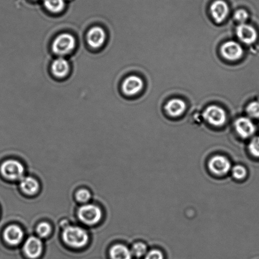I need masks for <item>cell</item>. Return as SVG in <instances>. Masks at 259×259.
<instances>
[{"mask_svg":"<svg viewBox=\"0 0 259 259\" xmlns=\"http://www.w3.org/2000/svg\"><path fill=\"white\" fill-rule=\"evenodd\" d=\"M62 236L67 245L74 248L83 247L88 241L86 231L79 226H67L64 229Z\"/></svg>","mask_w":259,"mask_h":259,"instance_id":"obj_1","label":"cell"},{"mask_svg":"<svg viewBox=\"0 0 259 259\" xmlns=\"http://www.w3.org/2000/svg\"><path fill=\"white\" fill-rule=\"evenodd\" d=\"M131 251L132 255L138 256V257H140V256L146 253L147 246L145 244L142 243H135V245L133 246Z\"/></svg>","mask_w":259,"mask_h":259,"instance_id":"obj_22","label":"cell"},{"mask_svg":"<svg viewBox=\"0 0 259 259\" xmlns=\"http://www.w3.org/2000/svg\"><path fill=\"white\" fill-rule=\"evenodd\" d=\"M236 132L240 137L246 139L251 136L255 131V127L250 118L241 117L235 123Z\"/></svg>","mask_w":259,"mask_h":259,"instance_id":"obj_12","label":"cell"},{"mask_svg":"<svg viewBox=\"0 0 259 259\" xmlns=\"http://www.w3.org/2000/svg\"><path fill=\"white\" fill-rule=\"evenodd\" d=\"M87 41L88 44L92 48L97 49L102 46L105 44L107 34L105 30L99 26L93 27L88 31L87 34Z\"/></svg>","mask_w":259,"mask_h":259,"instance_id":"obj_8","label":"cell"},{"mask_svg":"<svg viewBox=\"0 0 259 259\" xmlns=\"http://www.w3.org/2000/svg\"><path fill=\"white\" fill-rule=\"evenodd\" d=\"M45 7L53 13H59L65 8L64 0H43Z\"/></svg>","mask_w":259,"mask_h":259,"instance_id":"obj_19","label":"cell"},{"mask_svg":"<svg viewBox=\"0 0 259 259\" xmlns=\"http://www.w3.org/2000/svg\"><path fill=\"white\" fill-rule=\"evenodd\" d=\"M36 231L41 237H46L51 233V227L48 223H41L37 226Z\"/></svg>","mask_w":259,"mask_h":259,"instance_id":"obj_21","label":"cell"},{"mask_svg":"<svg viewBox=\"0 0 259 259\" xmlns=\"http://www.w3.org/2000/svg\"><path fill=\"white\" fill-rule=\"evenodd\" d=\"M248 149L253 157L259 158V136L251 139L249 144Z\"/></svg>","mask_w":259,"mask_h":259,"instance_id":"obj_23","label":"cell"},{"mask_svg":"<svg viewBox=\"0 0 259 259\" xmlns=\"http://www.w3.org/2000/svg\"><path fill=\"white\" fill-rule=\"evenodd\" d=\"M246 111L249 117L258 119L259 118V102L256 101L250 102L246 107Z\"/></svg>","mask_w":259,"mask_h":259,"instance_id":"obj_20","label":"cell"},{"mask_svg":"<svg viewBox=\"0 0 259 259\" xmlns=\"http://www.w3.org/2000/svg\"><path fill=\"white\" fill-rule=\"evenodd\" d=\"M78 216L82 222L92 225L97 224L101 220L102 212L96 205L86 204L80 208L78 211Z\"/></svg>","mask_w":259,"mask_h":259,"instance_id":"obj_3","label":"cell"},{"mask_svg":"<svg viewBox=\"0 0 259 259\" xmlns=\"http://www.w3.org/2000/svg\"><path fill=\"white\" fill-rule=\"evenodd\" d=\"M186 108V103L183 100L177 98L169 100L165 107L168 114L172 117H180L185 112Z\"/></svg>","mask_w":259,"mask_h":259,"instance_id":"obj_15","label":"cell"},{"mask_svg":"<svg viewBox=\"0 0 259 259\" xmlns=\"http://www.w3.org/2000/svg\"><path fill=\"white\" fill-rule=\"evenodd\" d=\"M234 17L236 21L241 24H245L248 18V12L243 9L238 10L234 15Z\"/></svg>","mask_w":259,"mask_h":259,"instance_id":"obj_26","label":"cell"},{"mask_svg":"<svg viewBox=\"0 0 259 259\" xmlns=\"http://www.w3.org/2000/svg\"><path fill=\"white\" fill-rule=\"evenodd\" d=\"M145 259H163V255L162 251L158 250H153L147 253Z\"/></svg>","mask_w":259,"mask_h":259,"instance_id":"obj_27","label":"cell"},{"mask_svg":"<svg viewBox=\"0 0 259 259\" xmlns=\"http://www.w3.org/2000/svg\"><path fill=\"white\" fill-rule=\"evenodd\" d=\"M144 82L141 78L136 75H131L125 79L122 84V90L125 95L132 96L141 91Z\"/></svg>","mask_w":259,"mask_h":259,"instance_id":"obj_7","label":"cell"},{"mask_svg":"<svg viewBox=\"0 0 259 259\" xmlns=\"http://www.w3.org/2000/svg\"><path fill=\"white\" fill-rule=\"evenodd\" d=\"M221 52L225 59L232 62L240 60L243 54L241 45L232 41L225 42L221 47Z\"/></svg>","mask_w":259,"mask_h":259,"instance_id":"obj_6","label":"cell"},{"mask_svg":"<svg viewBox=\"0 0 259 259\" xmlns=\"http://www.w3.org/2000/svg\"><path fill=\"white\" fill-rule=\"evenodd\" d=\"M91 195L89 191L86 189H81L76 193V198L78 201L82 203H86L90 200Z\"/></svg>","mask_w":259,"mask_h":259,"instance_id":"obj_25","label":"cell"},{"mask_svg":"<svg viewBox=\"0 0 259 259\" xmlns=\"http://www.w3.org/2000/svg\"><path fill=\"white\" fill-rule=\"evenodd\" d=\"M70 64L67 60L60 57L55 60L51 65L53 74L57 77H65L70 72Z\"/></svg>","mask_w":259,"mask_h":259,"instance_id":"obj_16","label":"cell"},{"mask_svg":"<svg viewBox=\"0 0 259 259\" xmlns=\"http://www.w3.org/2000/svg\"><path fill=\"white\" fill-rule=\"evenodd\" d=\"M232 174L236 179H243V178L246 177V170L242 166H235V167L233 168Z\"/></svg>","mask_w":259,"mask_h":259,"instance_id":"obj_24","label":"cell"},{"mask_svg":"<svg viewBox=\"0 0 259 259\" xmlns=\"http://www.w3.org/2000/svg\"><path fill=\"white\" fill-rule=\"evenodd\" d=\"M209 168L215 175H224L230 171L231 163L227 158L222 156H216L209 162Z\"/></svg>","mask_w":259,"mask_h":259,"instance_id":"obj_9","label":"cell"},{"mask_svg":"<svg viewBox=\"0 0 259 259\" xmlns=\"http://www.w3.org/2000/svg\"><path fill=\"white\" fill-rule=\"evenodd\" d=\"M112 259H131L132 251L127 246L118 244L113 246L110 250Z\"/></svg>","mask_w":259,"mask_h":259,"instance_id":"obj_18","label":"cell"},{"mask_svg":"<svg viewBox=\"0 0 259 259\" xmlns=\"http://www.w3.org/2000/svg\"><path fill=\"white\" fill-rule=\"evenodd\" d=\"M211 16L216 23L223 22L229 14L228 4L223 0H216L210 7Z\"/></svg>","mask_w":259,"mask_h":259,"instance_id":"obj_11","label":"cell"},{"mask_svg":"<svg viewBox=\"0 0 259 259\" xmlns=\"http://www.w3.org/2000/svg\"><path fill=\"white\" fill-rule=\"evenodd\" d=\"M236 34L241 42L246 44L254 43L257 39L258 34L255 28L246 24H241L236 29Z\"/></svg>","mask_w":259,"mask_h":259,"instance_id":"obj_10","label":"cell"},{"mask_svg":"<svg viewBox=\"0 0 259 259\" xmlns=\"http://www.w3.org/2000/svg\"><path fill=\"white\" fill-rule=\"evenodd\" d=\"M42 245L41 241L35 236L27 239L24 246L25 253L28 257L36 258L39 257L42 252Z\"/></svg>","mask_w":259,"mask_h":259,"instance_id":"obj_13","label":"cell"},{"mask_svg":"<svg viewBox=\"0 0 259 259\" xmlns=\"http://www.w3.org/2000/svg\"><path fill=\"white\" fill-rule=\"evenodd\" d=\"M24 237L22 229L16 225L9 226L5 231L4 238L7 243L12 245H18Z\"/></svg>","mask_w":259,"mask_h":259,"instance_id":"obj_14","label":"cell"},{"mask_svg":"<svg viewBox=\"0 0 259 259\" xmlns=\"http://www.w3.org/2000/svg\"><path fill=\"white\" fill-rule=\"evenodd\" d=\"M0 170L4 177L10 180H18L24 178V167L16 160L6 161L2 165Z\"/></svg>","mask_w":259,"mask_h":259,"instance_id":"obj_4","label":"cell"},{"mask_svg":"<svg viewBox=\"0 0 259 259\" xmlns=\"http://www.w3.org/2000/svg\"><path fill=\"white\" fill-rule=\"evenodd\" d=\"M203 118L211 125L221 127L226 123V114L225 110L218 106L208 107L203 112Z\"/></svg>","mask_w":259,"mask_h":259,"instance_id":"obj_5","label":"cell"},{"mask_svg":"<svg viewBox=\"0 0 259 259\" xmlns=\"http://www.w3.org/2000/svg\"><path fill=\"white\" fill-rule=\"evenodd\" d=\"M76 46L75 37L70 34H62L57 37L52 44L53 51L59 56L69 54Z\"/></svg>","mask_w":259,"mask_h":259,"instance_id":"obj_2","label":"cell"},{"mask_svg":"<svg viewBox=\"0 0 259 259\" xmlns=\"http://www.w3.org/2000/svg\"><path fill=\"white\" fill-rule=\"evenodd\" d=\"M21 180V189L26 194L34 195L38 191L39 188V183L34 178L24 177Z\"/></svg>","mask_w":259,"mask_h":259,"instance_id":"obj_17","label":"cell"}]
</instances>
